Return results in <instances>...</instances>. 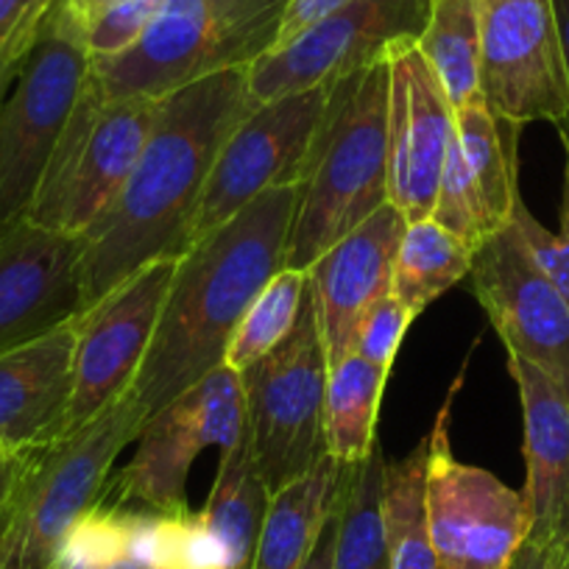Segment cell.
Masks as SVG:
<instances>
[{"label": "cell", "mask_w": 569, "mask_h": 569, "mask_svg": "<svg viewBox=\"0 0 569 569\" xmlns=\"http://www.w3.org/2000/svg\"><path fill=\"white\" fill-rule=\"evenodd\" d=\"M249 68L223 70L157 98L140 160L112 204L84 232V310L157 260L196 243V216L212 166L254 103Z\"/></svg>", "instance_id": "6da1fadb"}, {"label": "cell", "mask_w": 569, "mask_h": 569, "mask_svg": "<svg viewBox=\"0 0 569 569\" xmlns=\"http://www.w3.org/2000/svg\"><path fill=\"white\" fill-rule=\"evenodd\" d=\"M297 199L299 184L268 190L179 257L149 352L129 391L142 425L223 366L243 313L284 268Z\"/></svg>", "instance_id": "7a4b0ae2"}, {"label": "cell", "mask_w": 569, "mask_h": 569, "mask_svg": "<svg viewBox=\"0 0 569 569\" xmlns=\"http://www.w3.org/2000/svg\"><path fill=\"white\" fill-rule=\"evenodd\" d=\"M388 204V59L330 84L308 151L284 268L308 271Z\"/></svg>", "instance_id": "3957f363"}, {"label": "cell", "mask_w": 569, "mask_h": 569, "mask_svg": "<svg viewBox=\"0 0 569 569\" xmlns=\"http://www.w3.org/2000/svg\"><path fill=\"white\" fill-rule=\"evenodd\" d=\"M288 0H162L140 40L92 59L90 81L109 101L162 96L207 76L251 68L277 46Z\"/></svg>", "instance_id": "277c9868"}, {"label": "cell", "mask_w": 569, "mask_h": 569, "mask_svg": "<svg viewBox=\"0 0 569 569\" xmlns=\"http://www.w3.org/2000/svg\"><path fill=\"white\" fill-rule=\"evenodd\" d=\"M126 393L62 439L20 456L18 478L0 513V569H53L64 536L101 502L120 452L142 433Z\"/></svg>", "instance_id": "5b68a950"}, {"label": "cell", "mask_w": 569, "mask_h": 569, "mask_svg": "<svg viewBox=\"0 0 569 569\" xmlns=\"http://www.w3.org/2000/svg\"><path fill=\"white\" fill-rule=\"evenodd\" d=\"M90 64L79 14L57 0L0 101V227L29 212Z\"/></svg>", "instance_id": "8992f818"}, {"label": "cell", "mask_w": 569, "mask_h": 569, "mask_svg": "<svg viewBox=\"0 0 569 569\" xmlns=\"http://www.w3.org/2000/svg\"><path fill=\"white\" fill-rule=\"evenodd\" d=\"M157 101H109L87 76L84 92L64 126L29 218L51 232L81 234L101 218L134 171L154 123Z\"/></svg>", "instance_id": "52a82bcc"}, {"label": "cell", "mask_w": 569, "mask_h": 569, "mask_svg": "<svg viewBox=\"0 0 569 569\" xmlns=\"http://www.w3.org/2000/svg\"><path fill=\"white\" fill-rule=\"evenodd\" d=\"M327 377L330 363L308 293L291 336L240 371L251 447L271 495L313 472L330 456L325 436Z\"/></svg>", "instance_id": "ba28073f"}, {"label": "cell", "mask_w": 569, "mask_h": 569, "mask_svg": "<svg viewBox=\"0 0 569 569\" xmlns=\"http://www.w3.org/2000/svg\"><path fill=\"white\" fill-rule=\"evenodd\" d=\"M243 425V382L223 363L146 421L129 467L109 478L101 502L126 511H190L188 478L196 458L210 447L229 450Z\"/></svg>", "instance_id": "9c48e42d"}, {"label": "cell", "mask_w": 569, "mask_h": 569, "mask_svg": "<svg viewBox=\"0 0 569 569\" xmlns=\"http://www.w3.org/2000/svg\"><path fill=\"white\" fill-rule=\"evenodd\" d=\"M463 377L447 393L427 436V519L439 569H508L530 533L522 491L456 458L450 413Z\"/></svg>", "instance_id": "30bf717a"}, {"label": "cell", "mask_w": 569, "mask_h": 569, "mask_svg": "<svg viewBox=\"0 0 569 569\" xmlns=\"http://www.w3.org/2000/svg\"><path fill=\"white\" fill-rule=\"evenodd\" d=\"M433 0H352L288 46L273 48L246 73L249 101L336 84L343 76L386 62L397 48L419 42Z\"/></svg>", "instance_id": "8fae6325"}, {"label": "cell", "mask_w": 569, "mask_h": 569, "mask_svg": "<svg viewBox=\"0 0 569 569\" xmlns=\"http://www.w3.org/2000/svg\"><path fill=\"white\" fill-rule=\"evenodd\" d=\"M327 98L330 84L291 92L249 109L212 166L196 216V240L232 221L268 190L299 184L308 151L325 118Z\"/></svg>", "instance_id": "7c38bea8"}, {"label": "cell", "mask_w": 569, "mask_h": 569, "mask_svg": "<svg viewBox=\"0 0 569 569\" xmlns=\"http://www.w3.org/2000/svg\"><path fill=\"white\" fill-rule=\"evenodd\" d=\"M480 96L500 118L525 126L569 109L567 70L552 0H478Z\"/></svg>", "instance_id": "4fadbf2b"}, {"label": "cell", "mask_w": 569, "mask_h": 569, "mask_svg": "<svg viewBox=\"0 0 569 569\" xmlns=\"http://www.w3.org/2000/svg\"><path fill=\"white\" fill-rule=\"evenodd\" d=\"M469 277L508 358L539 369L569 399V299L536 266L511 227L475 251Z\"/></svg>", "instance_id": "5bb4252c"}, {"label": "cell", "mask_w": 569, "mask_h": 569, "mask_svg": "<svg viewBox=\"0 0 569 569\" xmlns=\"http://www.w3.org/2000/svg\"><path fill=\"white\" fill-rule=\"evenodd\" d=\"M173 271L177 260L151 262L76 319V382L68 433L131 391L142 358L149 352Z\"/></svg>", "instance_id": "9a60e30c"}, {"label": "cell", "mask_w": 569, "mask_h": 569, "mask_svg": "<svg viewBox=\"0 0 569 569\" xmlns=\"http://www.w3.org/2000/svg\"><path fill=\"white\" fill-rule=\"evenodd\" d=\"M84 313V238L29 218L0 227V355Z\"/></svg>", "instance_id": "2e32d148"}, {"label": "cell", "mask_w": 569, "mask_h": 569, "mask_svg": "<svg viewBox=\"0 0 569 569\" xmlns=\"http://www.w3.org/2000/svg\"><path fill=\"white\" fill-rule=\"evenodd\" d=\"M456 109L416 42L388 53V204L408 223L433 212Z\"/></svg>", "instance_id": "e0dca14e"}, {"label": "cell", "mask_w": 569, "mask_h": 569, "mask_svg": "<svg viewBox=\"0 0 569 569\" xmlns=\"http://www.w3.org/2000/svg\"><path fill=\"white\" fill-rule=\"evenodd\" d=\"M405 227L402 212L382 204L305 271L330 369L355 352L358 327L371 305L391 293L393 257Z\"/></svg>", "instance_id": "ac0fdd59"}, {"label": "cell", "mask_w": 569, "mask_h": 569, "mask_svg": "<svg viewBox=\"0 0 569 569\" xmlns=\"http://www.w3.org/2000/svg\"><path fill=\"white\" fill-rule=\"evenodd\" d=\"M76 321L0 355V452L23 456L68 433Z\"/></svg>", "instance_id": "d6986e66"}, {"label": "cell", "mask_w": 569, "mask_h": 569, "mask_svg": "<svg viewBox=\"0 0 569 569\" xmlns=\"http://www.w3.org/2000/svg\"><path fill=\"white\" fill-rule=\"evenodd\" d=\"M508 375L522 405L528 536L563 539L569 536V399L525 360L508 358Z\"/></svg>", "instance_id": "ffe728a7"}, {"label": "cell", "mask_w": 569, "mask_h": 569, "mask_svg": "<svg viewBox=\"0 0 569 569\" xmlns=\"http://www.w3.org/2000/svg\"><path fill=\"white\" fill-rule=\"evenodd\" d=\"M347 469L327 456L313 472L271 495L249 569H302L336 506Z\"/></svg>", "instance_id": "44dd1931"}, {"label": "cell", "mask_w": 569, "mask_h": 569, "mask_svg": "<svg viewBox=\"0 0 569 569\" xmlns=\"http://www.w3.org/2000/svg\"><path fill=\"white\" fill-rule=\"evenodd\" d=\"M519 131L522 126L491 112L483 96L469 98L456 109V142L486 223L495 234L511 223L513 207L522 199L517 154Z\"/></svg>", "instance_id": "7402d4cb"}, {"label": "cell", "mask_w": 569, "mask_h": 569, "mask_svg": "<svg viewBox=\"0 0 569 569\" xmlns=\"http://www.w3.org/2000/svg\"><path fill=\"white\" fill-rule=\"evenodd\" d=\"M271 491L257 467L249 425H243L238 441L221 452L216 483H212L201 519L223 545L229 569H249L260 539Z\"/></svg>", "instance_id": "603a6c76"}, {"label": "cell", "mask_w": 569, "mask_h": 569, "mask_svg": "<svg viewBox=\"0 0 569 569\" xmlns=\"http://www.w3.org/2000/svg\"><path fill=\"white\" fill-rule=\"evenodd\" d=\"M388 371L360 355H349L332 366L325 397L327 452L343 467L363 461L377 441V413Z\"/></svg>", "instance_id": "cb8c5ba5"}, {"label": "cell", "mask_w": 569, "mask_h": 569, "mask_svg": "<svg viewBox=\"0 0 569 569\" xmlns=\"http://www.w3.org/2000/svg\"><path fill=\"white\" fill-rule=\"evenodd\" d=\"M472 257L475 251L433 218L408 223L393 257L391 293L419 316L433 299L469 277Z\"/></svg>", "instance_id": "d4e9b609"}, {"label": "cell", "mask_w": 569, "mask_h": 569, "mask_svg": "<svg viewBox=\"0 0 569 569\" xmlns=\"http://www.w3.org/2000/svg\"><path fill=\"white\" fill-rule=\"evenodd\" d=\"M382 522L388 569H439L427 519V439L399 461H386Z\"/></svg>", "instance_id": "484cf974"}, {"label": "cell", "mask_w": 569, "mask_h": 569, "mask_svg": "<svg viewBox=\"0 0 569 569\" xmlns=\"http://www.w3.org/2000/svg\"><path fill=\"white\" fill-rule=\"evenodd\" d=\"M416 48L439 79L452 109L480 96L478 0H433Z\"/></svg>", "instance_id": "4316f807"}, {"label": "cell", "mask_w": 569, "mask_h": 569, "mask_svg": "<svg viewBox=\"0 0 569 569\" xmlns=\"http://www.w3.org/2000/svg\"><path fill=\"white\" fill-rule=\"evenodd\" d=\"M382 478L386 456L380 441H375L369 456L352 463L347 472L332 569H388Z\"/></svg>", "instance_id": "83f0119b"}, {"label": "cell", "mask_w": 569, "mask_h": 569, "mask_svg": "<svg viewBox=\"0 0 569 569\" xmlns=\"http://www.w3.org/2000/svg\"><path fill=\"white\" fill-rule=\"evenodd\" d=\"M305 299H308V273L293 271V268H282L279 273H273L266 288L254 297V302L249 305L238 330L232 332L223 363L240 375L257 360L266 358L271 349H277L291 336Z\"/></svg>", "instance_id": "f1b7e54d"}, {"label": "cell", "mask_w": 569, "mask_h": 569, "mask_svg": "<svg viewBox=\"0 0 569 569\" xmlns=\"http://www.w3.org/2000/svg\"><path fill=\"white\" fill-rule=\"evenodd\" d=\"M129 558V511L98 502L64 536L53 569H107Z\"/></svg>", "instance_id": "f546056e"}, {"label": "cell", "mask_w": 569, "mask_h": 569, "mask_svg": "<svg viewBox=\"0 0 569 569\" xmlns=\"http://www.w3.org/2000/svg\"><path fill=\"white\" fill-rule=\"evenodd\" d=\"M561 229L558 234H552L550 229L541 227L536 221L533 212L525 207V201L519 199L517 207L511 212V223L508 227L517 232V238L522 240V246L528 249V254L533 257L536 266L550 277V282L556 284L558 291L569 299V162L563 168V188H561Z\"/></svg>", "instance_id": "4dcf8cb0"}, {"label": "cell", "mask_w": 569, "mask_h": 569, "mask_svg": "<svg viewBox=\"0 0 569 569\" xmlns=\"http://www.w3.org/2000/svg\"><path fill=\"white\" fill-rule=\"evenodd\" d=\"M160 3L162 0H114L87 20H81L90 57L107 59L129 51L140 40L142 31L149 29L154 14L160 12Z\"/></svg>", "instance_id": "1f68e13d"}, {"label": "cell", "mask_w": 569, "mask_h": 569, "mask_svg": "<svg viewBox=\"0 0 569 569\" xmlns=\"http://www.w3.org/2000/svg\"><path fill=\"white\" fill-rule=\"evenodd\" d=\"M413 319L416 316L393 293H386V297L371 305L369 313L360 321L358 338H355V355H360L363 360L375 363L377 369L391 375V366Z\"/></svg>", "instance_id": "d6a6232c"}, {"label": "cell", "mask_w": 569, "mask_h": 569, "mask_svg": "<svg viewBox=\"0 0 569 569\" xmlns=\"http://www.w3.org/2000/svg\"><path fill=\"white\" fill-rule=\"evenodd\" d=\"M53 3L57 0H0V51L34 31Z\"/></svg>", "instance_id": "836d02e7"}, {"label": "cell", "mask_w": 569, "mask_h": 569, "mask_svg": "<svg viewBox=\"0 0 569 569\" xmlns=\"http://www.w3.org/2000/svg\"><path fill=\"white\" fill-rule=\"evenodd\" d=\"M347 3H352V0H288V7H284L282 14V26H279L277 34V46L273 48L288 46V42L297 40L299 34H305L310 26L325 20L327 14L338 12V9L347 7Z\"/></svg>", "instance_id": "e575fe53"}, {"label": "cell", "mask_w": 569, "mask_h": 569, "mask_svg": "<svg viewBox=\"0 0 569 569\" xmlns=\"http://www.w3.org/2000/svg\"><path fill=\"white\" fill-rule=\"evenodd\" d=\"M567 539L569 536H563V539H539V536H528L508 569H561Z\"/></svg>", "instance_id": "d590c367"}, {"label": "cell", "mask_w": 569, "mask_h": 569, "mask_svg": "<svg viewBox=\"0 0 569 569\" xmlns=\"http://www.w3.org/2000/svg\"><path fill=\"white\" fill-rule=\"evenodd\" d=\"M349 472V469H347ZM343 483H347V475H343ZM343 483L341 491L336 497V506H332L330 517H327L325 528H321L319 541H316L313 552L308 556V561L302 563V569H332V552H336V536H338V519H341V497H343Z\"/></svg>", "instance_id": "8d00e7d4"}, {"label": "cell", "mask_w": 569, "mask_h": 569, "mask_svg": "<svg viewBox=\"0 0 569 569\" xmlns=\"http://www.w3.org/2000/svg\"><path fill=\"white\" fill-rule=\"evenodd\" d=\"M42 20H46V18H42ZM40 26H37L34 31H29V34L18 37V40H14L12 46H7V48H3V51H0V101L7 98L9 87H12L14 76H18L20 64H23L26 53H29V48H31V42H34V37H37V31H40Z\"/></svg>", "instance_id": "74e56055"}, {"label": "cell", "mask_w": 569, "mask_h": 569, "mask_svg": "<svg viewBox=\"0 0 569 569\" xmlns=\"http://www.w3.org/2000/svg\"><path fill=\"white\" fill-rule=\"evenodd\" d=\"M552 9H556L558 34H561L563 70H567V87H569V0H552ZM556 129H558V137H561L563 151H567V160H569V109H567V114L558 120Z\"/></svg>", "instance_id": "f35d334b"}, {"label": "cell", "mask_w": 569, "mask_h": 569, "mask_svg": "<svg viewBox=\"0 0 569 569\" xmlns=\"http://www.w3.org/2000/svg\"><path fill=\"white\" fill-rule=\"evenodd\" d=\"M20 469V456H7L0 458V513H3V506H7L9 495H12L14 478H18Z\"/></svg>", "instance_id": "ab89813d"}, {"label": "cell", "mask_w": 569, "mask_h": 569, "mask_svg": "<svg viewBox=\"0 0 569 569\" xmlns=\"http://www.w3.org/2000/svg\"><path fill=\"white\" fill-rule=\"evenodd\" d=\"M70 9H73L76 14H79V20H87L90 14H96L98 9L109 7V3H114V0H68Z\"/></svg>", "instance_id": "60d3db41"}, {"label": "cell", "mask_w": 569, "mask_h": 569, "mask_svg": "<svg viewBox=\"0 0 569 569\" xmlns=\"http://www.w3.org/2000/svg\"><path fill=\"white\" fill-rule=\"evenodd\" d=\"M107 569H149V567H142V563L134 561V558H120L118 563H112V567Z\"/></svg>", "instance_id": "b9f144b4"}, {"label": "cell", "mask_w": 569, "mask_h": 569, "mask_svg": "<svg viewBox=\"0 0 569 569\" xmlns=\"http://www.w3.org/2000/svg\"><path fill=\"white\" fill-rule=\"evenodd\" d=\"M561 569H569V539H567V550H563V561H561Z\"/></svg>", "instance_id": "7bdbcfd3"}, {"label": "cell", "mask_w": 569, "mask_h": 569, "mask_svg": "<svg viewBox=\"0 0 569 569\" xmlns=\"http://www.w3.org/2000/svg\"><path fill=\"white\" fill-rule=\"evenodd\" d=\"M0 458H7V452H0Z\"/></svg>", "instance_id": "ee69618b"}]
</instances>
